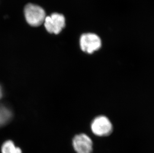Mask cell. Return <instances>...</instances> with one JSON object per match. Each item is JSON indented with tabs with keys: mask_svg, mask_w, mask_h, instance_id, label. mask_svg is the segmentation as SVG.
<instances>
[{
	"mask_svg": "<svg viewBox=\"0 0 154 153\" xmlns=\"http://www.w3.org/2000/svg\"><path fill=\"white\" fill-rule=\"evenodd\" d=\"M43 25L48 33L58 34L66 26V19L63 14L54 13L46 16Z\"/></svg>",
	"mask_w": 154,
	"mask_h": 153,
	"instance_id": "obj_3",
	"label": "cell"
},
{
	"mask_svg": "<svg viewBox=\"0 0 154 153\" xmlns=\"http://www.w3.org/2000/svg\"><path fill=\"white\" fill-rule=\"evenodd\" d=\"M92 133L99 137H106L112 133L113 127L112 122L104 116H98L94 118L91 123Z\"/></svg>",
	"mask_w": 154,
	"mask_h": 153,
	"instance_id": "obj_2",
	"label": "cell"
},
{
	"mask_svg": "<svg viewBox=\"0 0 154 153\" xmlns=\"http://www.w3.org/2000/svg\"><path fill=\"white\" fill-rule=\"evenodd\" d=\"M80 48L86 53L92 54L100 49L102 42L100 38L94 33H85L80 37Z\"/></svg>",
	"mask_w": 154,
	"mask_h": 153,
	"instance_id": "obj_4",
	"label": "cell"
},
{
	"mask_svg": "<svg viewBox=\"0 0 154 153\" xmlns=\"http://www.w3.org/2000/svg\"><path fill=\"white\" fill-rule=\"evenodd\" d=\"M3 89H2V88L1 86H0V100H1V98L2 97H3Z\"/></svg>",
	"mask_w": 154,
	"mask_h": 153,
	"instance_id": "obj_8",
	"label": "cell"
},
{
	"mask_svg": "<svg viewBox=\"0 0 154 153\" xmlns=\"http://www.w3.org/2000/svg\"><path fill=\"white\" fill-rule=\"evenodd\" d=\"M72 146L76 153H91L93 150L91 139L85 133H80L74 136Z\"/></svg>",
	"mask_w": 154,
	"mask_h": 153,
	"instance_id": "obj_5",
	"label": "cell"
},
{
	"mask_svg": "<svg viewBox=\"0 0 154 153\" xmlns=\"http://www.w3.org/2000/svg\"><path fill=\"white\" fill-rule=\"evenodd\" d=\"M23 14L27 23L34 27L44 24L47 16L45 10L42 7L32 3H29L25 6Z\"/></svg>",
	"mask_w": 154,
	"mask_h": 153,
	"instance_id": "obj_1",
	"label": "cell"
},
{
	"mask_svg": "<svg viewBox=\"0 0 154 153\" xmlns=\"http://www.w3.org/2000/svg\"><path fill=\"white\" fill-rule=\"evenodd\" d=\"M12 117L13 113L10 108L4 104H0V127L10 122Z\"/></svg>",
	"mask_w": 154,
	"mask_h": 153,
	"instance_id": "obj_6",
	"label": "cell"
},
{
	"mask_svg": "<svg viewBox=\"0 0 154 153\" xmlns=\"http://www.w3.org/2000/svg\"><path fill=\"white\" fill-rule=\"evenodd\" d=\"M2 153H22L20 148L17 147L13 142L8 140L5 142L2 146Z\"/></svg>",
	"mask_w": 154,
	"mask_h": 153,
	"instance_id": "obj_7",
	"label": "cell"
}]
</instances>
